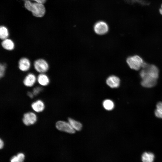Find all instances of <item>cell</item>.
<instances>
[{
    "instance_id": "e0dca14e",
    "label": "cell",
    "mask_w": 162,
    "mask_h": 162,
    "mask_svg": "<svg viewBox=\"0 0 162 162\" xmlns=\"http://www.w3.org/2000/svg\"><path fill=\"white\" fill-rule=\"evenodd\" d=\"M103 106L106 110H110L113 109L114 105L112 100L109 99H106L104 101Z\"/></svg>"
},
{
    "instance_id": "5b68a950",
    "label": "cell",
    "mask_w": 162,
    "mask_h": 162,
    "mask_svg": "<svg viewBox=\"0 0 162 162\" xmlns=\"http://www.w3.org/2000/svg\"><path fill=\"white\" fill-rule=\"evenodd\" d=\"M94 30L95 32L99 35H102L106 33L109 29L107 24L102 21H99L95 24Z\"/></svg>"
},
{
    "instance_id": "3957f363",
    "label": "cell",
    "mask_w": 162,
    "mask_h": 162,
    "mask_svg": "<svg viewBox=\"0 0 162 162\" xmlns=\"http://www.w3.org/2000/svg\"><path fill=\"white\" fill-rule=\"evenodd\" d=\"M33 65L35 70L40 74L45 73L49 68L48 62L43 58L36 60L34 62Z\"/></svg>"
},
{
    "instance_id": "277c9868",
    "label": "cell",
    "mask_w": 162,
    "mask_h": 162,
    "mask_svg": "<svg viewBox=\"0 0 162 162\" xmlns=\"http://www.w3.org/2000/svg\"><path fill=\"white\" fill-rule=\"evenodd\" d=\"M56 128L58 130L70 134H74L75 130L69 122L63 121H58L56 123Z\"/></svg>"
},
{
    "instance_id": "6da1fadb",
    "label": "cell",
    "mask_w": 162,
    "mask_h": 162,
    "mask_svg": "<svg viewBox=\"0 0 162 162\" xmlns=\"http://www.w3.org/2000/svg\"><path fill=\"white\" fill-rule=\"evenodd\" d=\"M24 5L25 8L31 11L32 14L35 17H42L45 14L46 10L43 4L37 2L32 3L29 0H26Z\"/></svg>"
},
{
    "instance_id": "8992f818",
    "label": "cell",
    "mask_w": 162,
    "mask_h": 162,
    "mask_svg": "<svg viewBox=\"0 0 162 162\" xmlns=\"http://www.w3.org/2000/svg\"><path fill=\"white\" fill-rule=\"evenodd\" d=\"M37 120V116L35 113L32 112H28L24 114L22 121L26 125L29 126L34 124Z\"/></svg>"
},
{
    "instance_id": "ffe728a7",
    "label": "cell",
    "mask_w": 162,
    "mask_h": 162,
    "mask_svg": "<svg viewBox=\"0 0 162 162\" xmlns=\"http://www.w3.org/2000/svg\"><path fill=\"white\" fill-rule=\"evenodd\" d=\"M6 65L4 64H0V77H2L5 74L6 70Z\"/></svg>"
},
{
    "instance_id": "52a82bcc",
    "label": "cell",
    "mask_w": 162,
    "mask_h": 162,
    "mask_svg": "<svg viewBox=\"0 0 162 162\" xmlns=\"http://www.w3.org/2000/svg\"><path fill=\"white\" fill-rule=\"evenodd\" d=\"M141 84L142 86L146 88H152L155 86L157 83V79L145 76L141 78Z\"/></svg>"
},
{
    "instance_id": "9a60e30c",
    "label": "cell",
    "mask_w": 162,
    "mask_h": 162,
    "mask_svg": "<svg viewBox=\"0 0 162 162\" xmlns=\"http://www.w3.org/2000/svg\"><path fill=\"white\" fill-rule=\"evenodd\" d=\"M154 158V154L150 152H145L142 156L143 162H153Z\"/></svg>"
},
{
    "instance_id": "9c48e42d",
    "label": "cell",
    "mask_w": 162,
    "mask_h": 162,
    "mask_svg": "<svg viewBox=\"0 0 162 162\" xmlns=\"http://www.w3.org/2000/svg\"><path fill=\"white\" fill-rule=\"evenodd\" d=\"M37 80V77L33 73L28 74L24 78L23 82L24 85L28 87H32Z\"/></svg>"
},
{
    "instance_id": "cb8c5ba5",
    "label": "cell",
    "mask_w": 162,
    "mask_h": 162,
    "mask_svg": "<svg viewBox=\"0 0 162 162\" xmlns=\"http://www.w3.org/2000/svg\"><path fill=\"white\" fill-rule=\"evenodd\" d=\"M4 143L3 141L2 140V139H0V149H2V148L4 146Z\"/></svg>"
},
{
    "instance_id": "ba28073f",
    "label": "cell",
    "mask_w": 162,
    "mask_h": 162,
    "mask_svg": "<svg viewBox=\"0 0 162 162\" xmlns=\"http://www.w3.org/2000/svg\"><path fill=\"white\" fill-rule=\"evenodd\" d=\"M31 67V62L28 58L22 57L19 60L18 63V67L21 71H27L29 70Z\"/></svg>"
},
{
    "instance_id": "7a4b0ae2",
    "label": "cell",
    "mask_w": 162,
    "mask_h": 162,
    "mask_svg": "<svg viewBox=\"0 0 162 162\" xmlns=\"http://www.w3.org/2000/svg\"><path fill=\"white\" fill-rule=\"evenodd\" d=\"M126 61L130 68L136 70L142 68L144 62L142 59L138 55L130 56L127 58Z\"/></svg>"
},
{
    "instance_id": "603a6c76",
    "label": "cell",
    "mask_w": 162,
    "mask_h": 162,
    "mask_svg": "<svg viewBox=\"0 0 162 162\" xmlns=\"http://www.w3.org/2000/svg\"><path fill=\"white\" fill-rule=\"evenodd\" d=\"M27 95L30 98H33L34 95L33 92H27Z\"/></svg>"
},
{
    "instance_id": "30bf717a",
    "label": "cell",
    "mask_w": 162,
    "mask_h": 162,
    "mask_svg": "<svg viewBox=\"0 0 162 162\" xmlns=\"http://www.w3.org/2000/svg\"><path fill=\"white\" fill-rule=\"evenodd\" d=\"M106 83L110 87L116 88L119 86L120 80L118 77L115 76H111L107 79Z\"/></svg>"
},
{
    "instance_id": "5bb4252c",
    "label": "cell",
    "mask_w": 162,
    "mask_h": 162,
    "mask_svg": "<svg viewBox=\"0 0 162 162\" xmlns=\"http://www.w3.org/2000/svg\"><path fill=\"white\" fill-rule=\"evenodd\" d=\"M68 121L72 127L75 130L80 131L81 130L82 125L80 122L71 118H68Z\"/></svg>"
},
{
    "instance_id": "8fae6325",
    "label": "cell",
    "mask_w": 162,
    "mask_h": 162,
    "mask_svg": "<svg viewBox=\"0 0 162 162\" xmlns=\"http://www.w3.org/2000/svg\"><path fill=\"white\" fill-rule=\"evenodd\" d=\"M31 107L35 112H40L44 110L45 108V105L42 100H38L32 103L31 104Z\"/></svg>"
},
{
    "instance_id": "4fadbf2b",
    "label": "cell",
    "mask_w": 162,
    "mask_h": 162,
    "mask_svg": "<svg viewBox=\"0 0 162 162\" xmlns=\"http://www.w3.org/2000/svg\"><path fill=\"white\" fill-rule=\"evenodd\" d=\"M37 81L38 83L42 86H47L50 82L49 77L45 73L40 74L37 77Z\"/></svg>"
},
{
    "instance_id": "ac0fdd59",
    "label": "cell",
    "mask_w": 162,
    "mask_h": 162,
    "mask_svg": "<svg viewBox=\"0 0 162 162\" xmlns=\"http://www.w3.org/2000/svg\"><path fill=\"white\" fill-rule=\"evenodd\" d=\"M25 155L22 153H19L17 155L13 157L10 159V162H23Z\"/></svg>"
},
{
    "instance_id": "d4e9b609",
    "label": "cell",
    "mask_w": 162,
    "mask_h": 162,
    "mask_svg": "<svg viewBox=\"0 0 162 162\" xmlns=\"http://www.w3.org/2000/svg\"><path fill=\"white\" fill-rule=\"evenodd\" d=\"M159 12L162 15V4L161 5L160 8L159 9Z\"/></svg>"
},
{
    "instance_id": "d6986e66",
    "label": "cell",
    "mask_w": 162,
    "mask_h": 162,
    "mask_svg": "<svg viewBox=\"0 0 162 162\" xmlns=\"http://www.w3.org/2000/svg\"><path fill=\"white\" fill-rule=\"evenodd\" d=\"M154 114L157 117L162 118V102H159L157 104Z\"/></svg>"
},
{
    "instance_id": "7402d4cb",
    "label": "cell",
    "mask_w": 162,
    "mask_h": 162,
    "mask_svg": "<svg viewBox=\"0 0 162 162\" xmlns=\"http://www.w3.org/2000/svg\"><path fill=\"white\" fill-rule=\"evenodd\" d=\"M35 1L36 2L43 4L46 1V0H32Z\"/></svg>"
},
{
    "instance_id": "484cf974",
    "label": "cell",
    "mask_w": 162,
    "mask_h": 162,
    "mask_svg": "<svg viewBox=\"0 0 162 162\" xmlns=\"http://www.w3.org/2000/svg\"></svg>"
},
{
    "instance_id": "2e32d148",
    "label": "cell",
    "mask_w": 162,
    "mask_h": 162,
    "mask_svg": "<svg viewBox=\"0 0 162 162\" xmlns=\"http://www.w3.org/2000/svg\"><path fill=\"white\" fill-rule=\"evenodd\" d=\"M9 32L7 28L4 26H1L0 28V38L2 40L8 38Z\"/></svg>"
},
{
    "instance_id": "44dd1931",
    "label": "cell",
    "mask_w": 162,
    "mask_h": 162,
    "mask_svg": "<svg viewBox=\"0 0 162 162\" xmlns=\"http://www.w3.org/2000/svg\"><path fill=\"white\" fill-rule=\"evenodd\" d=\"M42 88L40 87H35L33 90V93L34 95H37L39 94L42 90Z\"/></svg>"
},
{
    "instance_id": "7c38bea8",
    "label": "cell",
    "mask_w": 162,
    "mask_h": 162,
    "mask_svg": "<svg viewBox=\"0 0 162 162\" xmlns=\"http://www.w3.org/2000/svg\"><path fill=\"white\" fill-rule=\"evenodd\" d=\"M1 46L4 49L8 51L13 50L15 46L13 41L8 38L2 40L1 42Z\"/></svg>"
}]
</instances>
